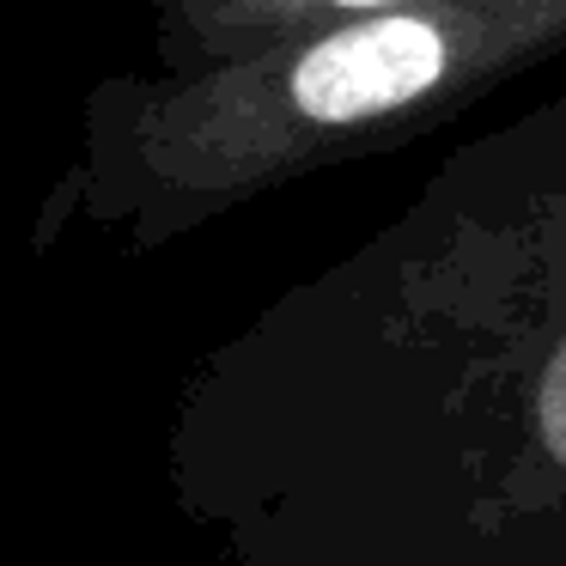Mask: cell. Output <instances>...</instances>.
I'll use <instances>...</instances> for the list:
<instances>
[{
	"label": "cell",
	"instance_id": "2",
	"mask_svg": "<svg viewBox=\"0 0 566 566\" xmlns=\"http://www.w3.org/2000/svg\"><path fill=\"white\" fill-rule=\"evenodd\" d=\"M542 432H548V451L566 463V347L548 366V384H542Z\"/></svg>",
	"mask_w": 566,
	"mask_h": 566
},
{
	"label": "cell",
	"instance_id": "3",
	"mask_svg": "<svg viewBox=\"0 0 566 566\" xmlns=\"http://www.w3.org/2000/svg\"><path fill=\"white\" fill-rule=\"evenodd\" d=\"M347 7H366V0H347Z\"/></svg>",
	"mask_w": 566,
	"mask_h": 566
},
{
	"label": "cell",
	"instance_id": "1",
	"mask_svg": "<svg viewBox=\"0 0 566 566\" xmlns=\"http://www.w3.org/2000/svg\"><path fill=\"white\" fill-rule=\"evenodd\" d=\"M444 43L420 19H378V25L342 31V38L305 50L293 74V98L317 123H354L378 116L390 104L415 98L439 80Z\"/></svg>",
	"mask_w": 566,
	"mask_h": 566
}]
</instances>
